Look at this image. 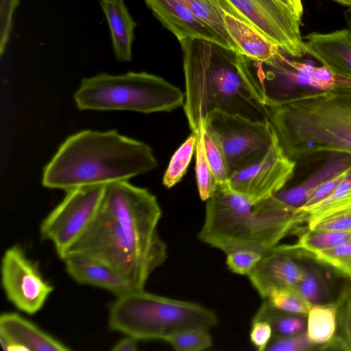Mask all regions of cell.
I'll return each instance as SVG.
<instances>
[{
    "label": "cell",
    "mask_w": 351,
    "mask_h": 351,
    "mask_svg": "<svg viewBox=\"0 0 351 351\" xmlns=\"http://www.w3.org/2000/svg\"><path fill=\"white\" fill-rule=\"evenodd\" d=\"M335 1L351 8V0H334Z\"/></svg>",
    "instance_id": "43"
},
{
    "label": "cell",
    "mask_w": 351,
    "mask_h": 351,
    "mask_svg": "<svg viewBox=\"0 0 351 351\" xmlns=\"http://www.w3.org/2000/svg\"><path fill=\"white\" fill-rule=\"evenodd\" d=\"M350 165L351 156L340 155L324 165L305 181L290 189L284 188L273 196L284 204L298 209L303 206L326 181Z\"/></svg>",
    "instance_id": "22"
},
{
    "label": "cell",
    "mask_w": 351,
    "mask_h": 351,
    "mask_svg": "<svg viewBox=\"0 0 351 351\" xmlns=\"http://www.w3.org/2000/svg\"><path fill=\"white\" fill-rule=\"evenodd\" d=\"M138 341L135 338L126 335L125 337L118 341L111 350L113 351H136Z\"/></svg>",
    "instance_id": "40"
},
{
    "label": "cell",
    "mask_w": 351,
    "mask_h": 351,
    "mask_svg": "<svg viewBox=\"0 0 351 351\" xmlns=\"http://www.w3.org/2000/svg\"><path fill=\"white\" fill-rule=\"evenodd\" d=\"M304 276V269L295 254L284 245H277L264 254L247 276L263 299L274 288L295 289Z\"/></svg>",
    "instance_id": "14"
},
{
    "label": "cell",
    "mask_w": 351,
    "mask_h": 351,
    "mask_svg": "<svg viewBox=\"0 0 351 351\" xmlns=\"http://www.w3.org/2000/svg\"><path fill=\"white\" fill-rule=\"evenodd\" d=\"M196 133L195 176L197 186L201 199L206 201L214 194L219 184L208 162L206 153L204 139V119L201 121Z\"/></svg>",
    "instance_id": "27"
},
{
    "label": "cell",
    "mask_w": 351,
    "mask_h": 351,
    "mask_svg": "<svg viewBox=\"0 0 351 351\" xmlns=\"http://www.w3.org/2000/svg\"><path fill=\"white\" fill-rule=\"evenodd\" d=\"M344 20L348 27V29L351 31V8H348L344 12Z\"/></svg>",
    "instance_id": "42"
},
{
    "label": "cell",
    "mask_w": 351,
    "mask_h": 351,
    "mask_svg": "<svg viewBox=\"0 0 351 351\" xmlns=\"http://www.w3.org/2000/svg\"><path fill=\"white\" fill-rule=\"evenodd\" d=\"M147 143L112 130H85L69 136L43 169L42 184L65 192L129 180L157 167Z\"/></svg>",
    "instance_id": "2"
},
{
    "label": "cell",
    "mask_w": 351,
    "mask_h": 351,
    "mask_svg": "<svg viewBox=\"0 0 351 351\" xmlns=\"http://www.w3.org/2000/svg\"><path fill=\"white\" fill-rule=\"evenodd\" d=\"M1 285L7 299L19 311L34 315L44 306L53 287L42 276L37 263L15 245L3 254Z\"/></svg>",
    "instance_id": "12"
},
{
    "label": "cell",
    "mask_w": 351,
    "mask_h": 351,
    "mask_svg": "<svg viewBox=\"0 0 351 351\" xmlns=\"http://www.w3.org/2000/svg\"><path fill=\"white\" fill-rule=\"evenodd\" d=\"M99 209L114 219L151 275L167 258V247L158 232L162 210L147 189L128 180L105 185Z\"/></svg>",
    "instance_id": "7"
},
{
    "label": "cell",
    "mask_w": 351,
    "mask_h": 351,
    "mask_svg": "<svg viewBox=\"0 0 351 351\" xmlns=\"http://www.w3.org/2000/svg\"><path fill=\"white\" fill-rule=\"evenodd\" d=\"M296 251L327 266L340 277L351 281V242L311 253Z\"/></svg>",
    "instance_id": "28"
},
{
    "label": "cell",
    "mask_w": 351,
    "mask_h": 351,
    "mask_svg": "<svg viewBox=\"0 0 351 351\" xmlns=\"http://www.w3.org/2000/svg\"><path fill=\"white\" fill-rule=\"evenodd\" d=\"M81 110L170 112L184 105V95L162 77L146 72L101 73L82 80L73 95Z\"/></svg>",
    "instance_id": "6"
},
{
    "label": "cell",
    "mask_w": 351,
    "mask_h": 351,
    "mask_svg": "<svg viewBox=\"0 0 351 351\" xmlns=\"http://www.w3.org/2000/svg\"><path fill=\"white\" fill-rule=\"evenodd\" d=\"M292 250L301 264L304 276L295 290L311 304H335L340 293L335 291L332 269L307 256Z\"/></svg>",
    "instance_id": "19"
},
{
    "label": "cell",
    "mask_w": 351,
    "mask_h": 351,
    "mask_svg": "<svg viewBox=\"0 0 351 351\" xmlns=\"http://www.w3.org/2000/svg\"><path fill=\"white\" fill-rule=\"evenodd\" d=\"M162 26L178 41L184 38H201L221 43L217 37L180 0H144ZM223 46V45H222Z\"/></svg>",
    "instance_id": "17"
},
{
    "label": "cell",
    "mask_w": 351,
    "mask_h": 351,
    "mask_svg": "<svg viewBox=\"0 0 351 351\" xmlns=\"http://www.w3.org/2000/svg\"><path fill=\"white\" fill-rule=\"evenodd\" d=\"M197 133L192 132L172 156L165 172L162 184L171 188L178 183L186 172L196 147Z\"/></svg>",
    "instance_id": "29"
},
{
    "label": "cell",
    "mask_w": 351,
    "mask_h": 351,
    "mask_svg": "<svg viewBox=\"0 0 351 351\" xmlns=\"http://www.w3.org/2000/svg\"><path fill=\"white\" fill-rule=\"evenodd\" d=\"M185 79L184 110L192 132L219 110L255 121H267L265 106L252 86L246 57L201 38L179 41Z\"/></svg>",
    "instance_id": "1"
},
{
    "label": "cell",
    "mask_w": 351,
    "mask_h": 351,
    "mask_svg": "<svg viewBox=\"0 0 351 351\" xmlns=\"http://www.w3.org/2000/svg\"><path fill=\"white\" fill-rule=\"evenodd\" d=\"M307 54L334 73L351 78V31L313 32L304 37Z\"/></svg>",
    "instance_id": "16"
},
{
    "label": "cell",
    "mask_w": 351,
    "mask_h": 351,
    "mask_svg": "<svg viewBox=\"0 0 351 351\" xmlns=\"http://www.w3.org/2000/svg\"><path fill=\"white\" fill-rule=\"evenodd\" d=\"M272 339V329L265 321H252L250 340L258 351H265Z\"/></svg>",
    "instance_id": "38"
},
{
    "label": "cell",
    "mask_w": 351,
    "mask_h": 351,
    "mask_svg": "<svg viewBox=\"0 0 351 351\" xmlns=\"http://www.w3.org/2000/svg\"><path fill=\"white\" fill-rule=\"evenodd\" d=\"M337 327L335 304H313L307 315L306 335L315 344L322 345L331 340Z\"/></svg>",
    "instance_id": "25"
},
{
    "label": "cell",
    "mask_w": 351,
    "mask_h": 351,
    "mask_svg": "<svg viewBox=\"0 0 351 351\" xmlns=\"http://www.w3.org/2000/svg\"><path fill=\"white\" fill-rule=\"evenodd\" d=\"M350 170L351 165L344 171L336 174L332 178L326 181L316 191V192L303 206L313 204L328 196L340 183V182L349 173Z\"/></svg>",
    "instance_id": "39"
},
{
    "label": "cell",
    "mask_w": 351,
    "mask_h": 351,
    "mask_svg": "<svg viewBox=\"0 0 351 351\" xmlns=\"http://www.w3.org/2000/svg\"><path fill=\"white\" fill-rule=\"evenodd\" d=\"M263 255L254 250H237L226 254V263L232 272L247 276L258 263Z\"/></svg>",
    "instance_id": "35"
},
{
    "label": "cell",
    "mask_w": 351,
    "mask_h": 351,
    "mask_svg": "<svg viewBox=\"0 0 351 351\" xmlns=\"http://www.w3.org/2000/svg\"><path fill=\"white\" fill-rule=\"evenodd\" d=\"M306 317L278 310L263 300L252 321L267 322L272 329V339H280L305 332L307 327Z\"/></svg>",
    "instance_id": "24"
},
{
    "label": "cell",
    "mask_w": 351,
    "mask_h": 351,
    "mask_svg": "<svg viewBox=\"0 0 351 351\" xmlns=\"http://www.w3.org/2000/svg\"><path fill=\"white\" fill-rule=\"evenodd\" d=\"M350 201H351V170L325 198L313 204L302 206L298 210L304 214L306 223L308 219Z\"/></svg>",
    "instance_id": "30"
},
{
    "label": "cell",
    "mask_w": 351,
    "mask_h": 351,
    "mask_svg": "<svg viewBox=\"0 0 351 351\" xmlns=\"http://www.w3.org/2000/svg\"><path fill=\"white\" fill-rule=\"evenodd\" d=\"M0 342L5 350L68 351L70 348L16 313L0 316Z\"/></svg>",
    "instance_id": "15"
},
{
    "label": "cell",
    "mask_w": 351,
    "mask_h": 351,
    "mask_svg": "<svg viewBox=\"0 0 351 351\" xmlns=\"http://www.w3.org/2000/svg\"><path fill=\"white\" fill-rule=\"evenodd\" d=\"M263 300L278 310L306 317L313 305L295 289L286 287L272 289Z\"/></svg>",
    "instance_id": "31"
},
{
    "label": "cell",
    "mask_w": 351,
    "mask_h": 351,
    "mask_svg": "<svg viewBox=\"0 0 351 351\" xmlns=\"http://www.w3.org/2000/svg\"><path fill=\"white\" fill-rule=\"evenodd\" d=\"M66 256L98 261L122 276L134 290L144 289L150 276L118 223L100 209L61 259Z\"/></svg>",
    "instance_id": "8"
},
{
    "label": "cell",
    "mask_w": 351,
    "mask_h": 351,
    "mask_svg": "<svg viewBox=\"0 0 351 351\" xmlns=\"http://www.w3.org/2000/svg\"><path fill=\"white\" fill-rule=\"evenodd\" d=\"M265 106L289 158L297 162L321 154L351 156V88L296 90Z\"/></svg>",
    "instance_id": "3"
},
{
    "label": "cell",
    "mask_w": 351,
    "mask_h": 351,
    "mask_svg": "<svg viewBox=\"0 0 351 351\" xmlns=\"http://www.w3.org/2000/svg\"><path fill=\"white\" fill-rule=\"evenodd\" d=\"M290 8L297 17L301 20L303 14L302 0H282Z\"/></svg>",
    "instance_id": "41"
},
{
    "label": "cell",
    "mask_w": 351,
    "mask_h": 351,
    "mask_svg": "<svg viewBox=\"0 0 351 351\" xmlns=\"http://www.w3.org/2000/svg\"><path fill=\"white\" fill-rule=\"evenodd\" d=\"M100 5L109 26L117 60L131 61L136 23L130 15L124 0H100Z\"/></svg>",
    "instance_id": "20"
},
{
    "label": "cell",
    "mask_w": 351,
    "mask_h": 351,
    "mask_svg": "<svg viewBox=\"0 0 351 351\" xmlns=\"http://www.w3.org/2000/svg\"><path fill=\"white\" fill-rule=\"evenodd\" d=\"M335 304L341 331L337 336L341 338L351 350V281L343 286Z\"/></svg>",
    "instance_id": "34"
},
{
    "label": "cell",
    "mask_w": 351,
    "mask_h": 351,
    "mask_svg": "<svg viewBox=\"0 0 351 351\" xmlns=\"http://www.w3.org/2000/svg\"><path fill=\"white\" fill-rule=\"evenodd\" d=\"M319 349L320 345H317L311 342L309 340L306 331L305 332L289 337L271 339L266 348V350L307 351Z\"/></svg>",
    "instance_id": "36"
},
{
    "label": "cell",
    "mask_w": 351,
    "mask_h": 351,
    "mask_svg": "<svg viewBox=\"0 0 351 351\" xmlns=\"http://www.w3.org/2000/svg\"><path fill=\"white\" fill-rule=\"evenodd\" d=\"M217 37L221 45L239 53L229 35L223 16L228 13L246 23L227 0H180ZM248 24V23H247Z\"/></svg>",
    "instance_id": "23"
},
{
    "label": "cell",
    "mask_w": 351,
    "mask_h": 351,
    "mask_svg": "<svg viewBox=\"0 0 351 351\" xmlns=\"http://www.w3.org/2000/svg\"><path fill=\"white\" fill-rule=\"evenodd\" d=\"M68 274L77 282L106 289L117 297L134 290L117 271L95 260L82 256L62 258Z\"/></svg>",
    "instance_id": "18"
},
{
    "label": "cell",
    "mask_w": 351,
    "mask_h": 351,
    "mask_svg": "<svg viewBox=\"0 0 351 351\" xmlns=\"http://www.w3.org/2000/svg\"><path fill=\"white\" fill-rule=\"evenodd\" d=\"M104 189L105 185H95L66 191L42 221L41 237L53 243L60 258L97 215Z\"/></svg>",
    "instance_id": "10"
},
{
    "label": "cell",
    "mask_w": 351,
    "mask_h": 351,
    "mask_svg": "<svg viewBox=\"0 0 351 351\" xmlns=\"http://www.w3.org/2000/svg\"><path fill=\"white\" fill-rule=\"evenodd\" d=\"M19 0H1L0 54L3 55L12 29V17Z\"/></svg>",
    "instance_id": "37"
},
{
    "label": "cell",
    "mask_w": 351,
    "mask_h": 351,
    "mask_svg": "<svg viewBox=\"0 0 351 351\" xmlns=\"http://www.w3.org/2000/svg\"><path fill=\"white\" fill-rule=\"evenodd\" d=\"M199 240L224 253L247 249L263 254L306 223L303 213L273 195L253 203L227 186H219L206 201Z\"/></svg>",
    "instance_id": "4"
},
{
    "label": "cell",
    "mask_w": 351,
    "mask_h": 351,
    "mask_svg": "<svg viewBox=\"0 0 351 351\" xmlns=\"http://www.w3.org/2000/svg\"><path fill=\"white\" fill-rule=\"evenodd\" d=\"M296 164L284 154L275 134L265 154L233 173L227 187L253 203L261 201L285 187L293 176Z\"/></svg>",
    "instance_id": "13"
},
{
    "label": "cell",
    "mask_w": 351,
    "mask_h": 351,
    "mask_svg": "<svg viewBox=\"0 0 351 351\" xmlns=\"http://www.w3.org/2000/svg\"><path fill=\"white\" fill-rule=\"evenodd\" d=\"M243 20L287 56L307 54L300 26L301 20L282 0H227Z\"/></svg>",
    "instance_id": "11"
},
{
    "label": "cell",
    "mask_w": 351,
    "mask_h": 351,
    "mask_svg": "<svg viewBox=\"0 0 351 351\" xmlns=\"http://www.w3.org/2000/svg\"><path fill=\"white\" fill-rule=\"evenodd\" d=\"M299 233L298 241L285 245L287 248L311 253L351 242V231H313L307 228L305 232L300 230Z\"/></svg>",
    "instance_id": "26"
},
{
    "label": "cell",
    "mask_w": 351,
    "mask_h": 351,
    "mask_svg": "<svg viewBox=\"0 0 351 351\" xmlns=\"http://www.w3.org/2000/svg\"><path fill=\"white\" fill-rule=\"evenodd\" d=\"M217 322L216 313L204 306L141 289L117 297L110 307L108 324L110 330L138 341H164L187 329L210 330Z\"/></svg>",
    "instance_id": "5"
},
{
    "label": "cell",
    "mask_w": 351,
    "mask_h": 351,
    "mask_svg": "<svg viewBox=\"0 0 351 351\" xmlns=\"http://www.w3.org/2000/svg\"><path fill=\"white\" fill-rule=\"evenodd\" d=\"M204 127L220 145L230 176L261 159L275 138L268 121H255L219 110L205 117Z\"/></svg>",
    "instance_id": "9"
},
{
    "label": "cell",
    "mask_w": 351,
    "mask_h": 351,
    "mask_svg": "<svg viewBox=\"0 0 351 351\" xmlns=\"http://www.w3.org/2000/svg\"><path fill=\"white\" fill-rule=\"evenodd\" d=\"M208 330L202 328L187 329L167 337L164 341L177 351H201L213 345Z\"/></svg>",
    "instance_id": "32"
},
{
    "label": "cell",
    "mask_w": 351,
    "mask_h": 351,
    "mask_svg": "<svg viewBox=\"0 0 351 351\" xmlns=\"http://www.w3.org/2000/svg\"><path fill=\"white\" fill-rule=\"evenodd\" d=\"M204 139L207 158L219 186H227L230 173L226 156L217 140L206 130L204 119Z\"/></svg>",
    "instance_id": "33"
},
{
    "label": "cell",
    "mask_w": 351,
    "mask_h": 351,
    "mask_svg": "<svg viewBox=\"0 0 351 351\" xmlns=\"http://www.w3.org/2000/svg\"><path fill=\"white\" fill-rule=\"evenodd\" d=\"M223 20L229 35L239 49V53L248 59L265 62L282 51L276 45L249 24L228 13L224 14Z\"/></svg>",
    "instance_id": "21"
}]
</instances>
